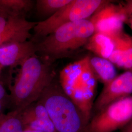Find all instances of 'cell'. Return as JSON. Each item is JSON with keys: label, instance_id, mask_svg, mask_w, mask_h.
I'll return each instance as SVG.
<instances>
[{"label": "cell", "instance_id": "8", "mask_svg": "<svg viewBox=\"0 0 132 132\" xmlns=\"http://www.w3.org/2000/svg\"><path fill=\"white\" fill-rule=\"evenodd\" d=\"M132 94V70H129L104 85L103 90L94 103L95 113L109 104Z\"/></svg>", "mask_w": 132, "mask_h": 132}, {"label": "cell", "instance_id": "1", "mask_svg": "<svg viewBox=\"0 0 132 132\" xmlns=\"http://www.w3.org/2000/svg\"><path fill=\"white\" fill-rule=\"evenodd\" d=\"M51 65L35 54L20 66L13 84L10 88L11 111L23 110L38 101L53 82L54 72Z\"/></svg>", "mask_w": 132, "mask_h": 132}, {"label": "cell", "instance_id": "21", "mask_svg": "<svg viewBox=\"0 0 132 132\" xmlns=\"http://www.w3.org/2000/svg\"><path fill=\"white\" fill-rule=\"evenodd\" d=\"M121 132H132V120L127 125L121 129Z\"/></svg>", "mask_w": 132, "mask_h": 132}, {"label": "cell", "instance_id": "24", "mask_svg": "<svg viewBox=\"0 0 132 132\" xmlns=\"http://www.w3.org/2000/svg\"><path fill=\"white\" fill-rule=\"evenodd\" d=\"M3 68V67L0 65V73H1V71H2V70Z\"/></svg>", "mask_w": 132, "mask_h": 132}, {"label": "cell", "instance_id": "9", "mask_svg": "<svg viewBox=\"0 0 132 132\" xmlns=\"http://www.w3.org/2000/svg\"><path fill=\"white\" fill-rule=\"evenodd\" d=\"M37 52V44L29 40L0 47V65L3 67L20 66Z\"/></svg>", "mask_w": 132, "mask_h": 132}, {"label": "cell", "instance_id": "22", "mask_svg": "<svg viewBox=\"0 0 132 132\" xmlns=\"http://www.w3.org/2000/svg\"><path fill=\"white\" fill-rule=\"evenodd\" d=\"M23 132H43L30 129H25Z\"/></svg>", "mask_w": 132, "mask_h": 132}, {"label": "cell", "instance_id": "15", "mask_svg": "<svg viewBox=\"0 0 132 132\" xmlns=\"http://www.w3.org/2000/svg\"><path fill=\"white\" fill-rule=\"evenodd\" d=\"M22 110L10 111L0 114V132H23L25 128L21 117Z\"/></svg>", "mask_w": 132, "mask_h": 132}, {"label": "cell", "instance_id": "23", "mask_svg": "<svg viewBox=\"0 0 132 132\" xmlns=\"http://www.w3.org/2000/svg\"><path fill=\"white\" fill-rule=\"evenodd\" d=\"M130 23L131 27V28H132V19L130 20Z\"/></svg>", "mask_w": 132, "mask_h": 132}, {"label": "cell", "instance_id": "18", "mask_svg": "<svg viewBox=\"0 0 132 132\" xmlns=\"http://www.w3.org/2000/svg\"><path fill=\"white\" fill-rule=\"evenodd\" d=\"M24 16H15L0 10V33L23 23Z\"/></svg>", "mask_w": 132, "mask_h": 132}, {"label": "cell", "instance_id": "25", "mask_svg": "<svg viewBox=\"0 0 132 132\" xmlns=\"http://www.w3.org/2000/svg\"><path fill=\"white\" fill-rule=\"evenodd\" d=\"M130 70H132V69H130Z\"/></svg>", "mask_w": 132, "mask_h": 132}, {"label": "cell", "instance_id": "14", "mask_svg": "<svg viewBox=\"0 0 132 132\" xmlns=\"http://www.w3.org/2000/svg\"><path fill=\"white\" fill-rule=\"evenodd\" d=\"M90 63L96 79L104 85L117 77V71L113 64L108 59L98 56L90 57Z\"/></svg>", "mask_w": 132, "mask_h": 132}, {"label": "cell", "instance_id": "17", "mask_svg": "<svg viewBox=\"0 0 132 132\" xmlns=\"http://www.w3.org/2000/svg\"><path fill=\"white\" fill-rule=\"evenodd\" d=\"M71 1L38 0L36 2V7L39 13L50 17L63 7L69 4Z\"/></svg>", "mask_w": 132, "mask_h": 132}, {"label": "cell", "instance_id": "6", "mask_svg": "<svg viewBox=\"0 0 132 132\" xmlns=\"http://www.w3.org/2000/svg\"><path fill=\"white\" fill-rule=\"evenodd\" d=\"M132 120V96L118 100L94 113L87 126V132H113Z\"/></svg>", "mask_w": 132, "mask_h": 132}, {"label": "cell", "instance_id": "2", "mask_svg": "<svg viewBox=\"0 0 132 132\" xmlns=\"http://www.w3.org/2000/svg\"><path fill=\"white\" fill-rule=\"evenodd\" d=\"M90 56L70 63L60 72L62 90L89 122L93 109L96 78L90 67Z\"/></svg>", "mask_w": 132, "mask_h": 132}, {"label": "cell", "instance_id": "11", "mask_svg": "<svg viewBox=\"0 0 132 132\" xmlns=\"http://www.w3.org/2000/svg\"><path fill=\"white\" fill-rule=\"evenodd\" d=\"M114 42L113 51L108 59L120 68L132 69V37L121 33L112 38Z\"/></svg>", "mask_w": 132, "mask_h": 132}, {"label": "cell", "instance_id": "13", "mask_svg": "<svg viewBox=\"0 0 132 132\" xmlns=\"http://www.w3.org/2000/svg\"><path fill=\"white\" fill-rule=\"evenodd\" d=\"M86 49L96 56L108 59L114 48L113 39L102 33H94L85 45Z\"/></svg>", "mask_w": 132, "mask_h": 132}, {"label": "cell", "instance_id": "7", "mask_svg": "<svg viewBox=\"0 0 132 132\" xmlns=\"http://www.w3.org/2000/svg\"><path fill=\"white\" fill-rule=\"evenodd\" d=\"M94 33H102L111 38L123 32V24L127 17L123 5L105 2L90 20Z\"/></svg>", "mask_w": 132, "mask_h": 132}, {"label": "cell", "instance_id": "12", "mask_svg": "<svg viewBox=\"0 0 132 132\" xmlns=\"http://www.w3.org/2000/svg\"><path fill=\"white\" fill-rule=\"evenodd\" d=\"M37 23L26 20L23 23L1 32L0 47L28 41L32 36L30 31Z\"/></svg>", "mask_w": 132, "mask_h": 132}, {"label": "cell", "instance_id": "4", "mask_svg": "<svg viewBox=\"0 0 132 132\" xmlns=\"http://www.w3.org/2000/svg\"><path fill=\"white\" fill-rule=\"evenodd\" d=\"M38 101L47 111L56 132H87L89 122L60 85L52 82Z\"/></svg>", "mask_w": 132, "mask_h": 132}, {"label": "cell", "instance_id": "5", "mask_svg": "<svg viewBox=\"0 0 132 132\" xmlns=\"http://www.w3.org/2000/svg\"><path fill=\"white\" fill-rule=\"evenodd\" d=\"M106 1L71 0L55 13L37 22L33 30L37 37H45L66 24L86 20L93 15Z\"/></svg>", "mask_w": 132, "mask_h": 132}, {"label": "cell", "instance_id": "16", "mask_svg": "<svg viewBox=\"0 0 132 132\" xmlns=\"http://www.w3.org/2000/svg\"><path fill=\"white\" fill-rule=\"evenodd\" d=\"M31 0H0V10L15 16H24L32 8Z\"/></svg>", "mask_w": 132, "mask_h": 132}, {"label": "cell", "instance_id": "10", "mask_svg": "<svg viewBox=\"0 0 132 132\" xmlns=\"http://www.w3.org/2000/svg\"><path fill=\"white\" fill-rule=\"evenodd\" d=\"M21 117L25 129L43 132H56L46 109L39 101L23 110Z\"/></svg>", "mask_w": 132, "mask_h": 132}, {"label": "cell", "instance_id": "3", "mask_svg": "<svg viewBox=\"0 0 132 132\" xmlns=\"http://www.w3.org/2000/svg\"><path fill=\"white\" fill-rule=\"evenodd\" d=\"M94 33L89 19L65 24L37 44V52L43 60L52 64L85 45Z\"/></svg>", "mask_w": 132, "mask_h": 132}, {"label": "cell", "instance_id": "20", "mask_svg": "<svg viewBox=\"0 0 132 132\" xmlns=\"http://www.w3.org/2000/svg\"><path fill=\"white\" fill-rule=\"evenodd\" d=\"M123 5L127 17V21L130 22L132 19V1H128Z\"/></svg>", "mask_w": 132, "mask_h": 132}, {"label": "cell", "instance_id": "19", "mask_svg": "<svg viewBox=\"0 0 132 132\" xmlns=\"http://www.w3.org/2000/svg\"><path fill=\"white\" fill-rule=\"evenodd\" d=\"M10 95L8 94L3 84L0 82V114L5 113L9 108Z\"/></svg>", "mask_w": 132, "mask_h": 132}]
</instances>
